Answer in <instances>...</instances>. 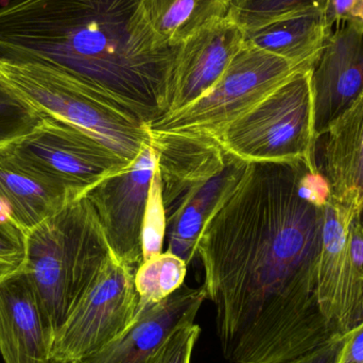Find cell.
Wrapping results in <instances>:
<instances>
[{
    "instance_id": "d6986e66",
    "label": "cell",
    "mask_w": 363,
    "mask_h": 363,
    "mask_svg": "<svg viewBox=\"0 0 363 363\" xmlns=\"http://www.w3.org/2000/svg\"><path fill=\"white\" fill-rule=\"evenodd\" d=\"M245 32V42L252 46L302 68H313L330 34L322 10L284 17Z\"/></svg>"
},
{
    "instance_id": "cb8c5ba5",
    "label": "cell",
    "mask_w": 363,
    "mask_h": 363,
    "mask_svg": "<svg viewBox=\"0 0 363 363\" xmlns=\"http://www.w3.org/2000/svg\"><path fill=\"white\" fill-rule=\"evenodd\" d=\"M167 230V216L164 205L161 178L159 172H155L149 190L146 213L143 228V247L144 260L161 254L164 249V241Z\"/></svg>"
},
{
    "instance_id": "6da1fadb",
    "label": "cell",
    "mask_w": 363,
    "mask_h": 363,
    "mask_svg": "<svg viewBox=\"0 0 363 363\" xmlns=\"http://www.w3.org/2000/svg\"><path fill=\"white\" fill-rule=\"evenodd\" d=\"M302 163H252L205 222L196 255L224 358L286 363L335 334L318 264L328 191Z\"/></svg>"
},
{
    "instance_id": "ac0fdd59",
    "label": "cell",
    "mask_w": 363,
    "mask_h": 363,
    "mask_svg": "<svg viewBox=\"0 0 363 363\" xmlns=\"http://www.w3.org/2000/svg\"><path fill=\"white\" fill-rule=\"evenodd\" d=\"M247 165L249 163L230 155L221 172L190 190L166 213V251L176 254L187 264L192 262L196 256V242L205 222L236 187Z\"/></svg>"
},
{
    "instance_id": "277c9868",
    "label": "cell",
    "mask_w": 363,
    "mask_h": 363,
    "mask_svg": "<svg viewBox=\"0 0 363 363\" xmlns=\"http://www.w3.org/2000/svg\"><path fill=\"white\" fill-rule=\"evenodd\" d=\"M0 77L43 114L62 119L133 164L150 144L148 125L125 114L63 70L0 57Z\"/></svg>"
},
{
    "instance_id": "ba28073f",
    "label": "cell",
    "mask_w": 363,
    "mask_h": 363,
    "mask_svg": "<svg viewBox=\"0 0 363 363\" xmlns=\"http://www.w3.org/2000/svg\"><path fill=\"white\" fill-rule=\"evenodd\" d=\"M135 273L114 253L55 334L50 363H79L104 349L138 318Z\"/></svg>"
},
{
    "instance_id": "30bf717a",
    "label": "cell",
    "mask_w": 363,
    "mask_h": 363,
    "mask_svg": "<svg viewBox=\"0 0 363 363\" xmlns=\"http://www.w3.org/2000/svg\"><path fill=\"white\" fill-rule=\"evenodd\" d=\"M350 223L340 207L328 196L317 296L328 325L342 336L363 321V277L352 258Z\"/></svg>"
},
{
    "instance_id": "e0dca14e",
    "label": "cell",
    "mask_w": 363,
    "mask_h": 363,
    "mask_svg": "<svg viewBox=\"0 0 363 363\" xmlns=\"http://www.w3.org/2000/svg\"><path fill=\"white\" fill-rule=\"evenodd\" d=\"M74 200L63 186L0 150V213L26 235Z\"/></svg>"
},
{
    "instance_id": "d4e9b609",
    "label": "cell",
    "mask_w": 363,
    "mask_h": 363,
    "mask_svg": "<svg viewBox=\"0 0 363 363\" xmlns=\"http://www.w3.org/2000/svg\"><path fill=\"white\" fill-rule=\"evenodd\" d=\"M200 333V326L194 322L179 326L143 363L191 362L192 352Z\"/></svg>"
},
{
    "instance_id": "f546056e",
    "label": "cell",
    "mask_w": 363,
    "mask_h": 363,
    "mask_svg": "<svg viewBox=\"0 0 363 363\" xmlns=\"http://www.w3.org/2000/svg\"><path fill=\"white\" fill-rule=\"evenodd\" d=\"M352 21H359L363 25V0H358Z\"/></svg>"
},
{
    "instance_id": "7402d4cb",
    "label": "cell",
    "mask_w": 363,
    "mask_h": 363,
    "mask_svg": "<svg viewBox=\"0 0 363 363\" xmlns=\"http://www.w3.org/2000/svg\"><path fill=\"white\" fill-rule=\"evenodd\" d=\"M328 0H233L228 17L245 31L313 10L325 13Z\"/></svg>"
},
{
    "instance_id": "8fae6325",
    "label": "cell",
    "mask_w": 363,
    "mask_h": 363,
    "mask_svg": "<svg viewBox=\"0 0 363 363\" xmlns=\"http://www.w3.org/2000/svg\"><path fill=\"white\" fill-rule=\"evenodd\" d=\"M55 330L23 267L0 271V354L4 363H50Z\"/></svg>"
},
{
    "instance_id": "4fadbf2b",
    "label": "cell",
    "mask_w": 363,
    "mask_h": 363,
    "mask_svg": "<svg viewBox=\"0 0 363 363\" xmlns=\"http://www.w3.org/2000/svg\"><path fill=\"white\" fill-rule=\"evenodd\" d=\"M245 43V30L228 15L183 43L174 69L168 113L182 110L206 95Z\"/></svg>"
},
{
    "instance_id": "7a4b0ae2",
    "label": "cell",
    "mask_w": 363,
    "mask_h": 363,
    "mask_svg": "<svg viewBox=\"0 0 363 363\" xmlns=\"http://www.w3.org/2000/svg\"><path fill=\"white\" fill-rule=\"evenodd\" d=\"M180 47L160 44L142 0L0 6V57L63 70L148 127L169 111Z\"/></svg>"
},
{
    "instance_id": "4316f807",
    "label": "cell",
    "mask_w": 363,
    "mask_h": 363,
    "mask_svg": "<svg viewBox=\"0 0 363 363\" xmlns=\"http://www.w3.org/2000/svg\"><path fill=\"white\" fill-rule=\"evenodd\" d=\"M342 345V335L335 334L324 345L286 363H338Z\"/></svg>"
},
{
    "instance_id": "83f0119b",
    "label": "cell",
    "mask_w": 363,
    "mask_h": 363,
    "mask_svg": "<svg viewBox=\"0 0 363 363\" xmlns=\"http://www.w3.org/2000/svg\"><path fill=\"white\" fill-rule=\"evenodd\" d=\"M338 363H363V321L343 336Z\"/></svg>"
},
{
    "instance_id": "f1b7e54d",
    "label": "cell",
    "mask_w": 363,
    "mask_h": 363,
    "mask_svg": "<svg viewBox=\"0 0 363 363\" xmlns=\"http://www.w3.org/2000/svg\"><path fill=\"white\" fill-rule=\"evenodd\" d=\"M357 2L358 0H328L324 18L330 33L337 26L353 19Z\"/></svg>"
},
{
    "instance_id": "5b68a950",
    "label": "cell",
    "mask_w": 363,
    "mask_h": 363,
    "mask_svg": "<svg viewBox=\"0 0 363 363\" xmlns=\"http://www.w3.org/2000/svg\"><path fill=\"white\" fill-rule=\"evenodd\" d=\"M216 140L245 163H302L320 174L313 68L294 72Z\"/></svg>"
},
{
    "instance_id": "44dd1931",
    "label": "cell",
    "mask_w": 363,
    "mask_h": 363,
    "mask_svg": "<svg viewBox=\"0 0 363 363\" xmlns=\"http://www.w3.org/2000/svg\"><path fill=\"white\" fill-rule=\"evenodd\" d=\"M187 266L185 260L169 251L144 260L134 275L138 303V315L147 307L157 304L184 285Z\"/></svg>"
},
{
    "instance_id": "8992f818",
    "label": "cell",
    "mask_w": 363,
    "mask_h": 363,
    "mask_svg": "<svg viewBox=\"0 0 363 363\" xmlns=\"http://www.w3.org/2000/svg\"><path fill=\"white\" fill-rule=\"evenodd\" d=\"M306 69L245 42L215 86L200 99L149 127L163 133L217 138L298 70Z\"/></svg>"
},
{
    "instance_id": "5bb4252c",
    "label": "cell",
    "mask_w": 363,
    "mask_h": 363,
    "mask_svg": "<svg viewBox=\"0 0 363 363\" xmlns=\"http://www.w3.org/2000/svg\"><path fill=\"white\" fill-rule=\"evenodd\" d=\"M323 138L320 174L328 198L352 222L363 215V89Z\"/></svg>"
},
{
    "instance_id": "9a60e30c",
    "label": "cell",
    "mask_w": 363,
    "mask_h": 363,
    "mask_svg": "<svg viewBox=\"0 0 363 363\" xmlns=\"http://www.w3.org/2000/svg\"><path fill=\"white\" fill-rule=\"evenodd\" d=\"M205 300L203 286L184 284L165 300L145 308L123 334L79 363H143L176 328L194 321Z\"/></svg>"
},
{
    "instance_id": "603a6c76",
    "label": "cell",
    "mask_w": 363,
    "mask_h": 363,
    "mask_svg": "<svg viewBox=\"0 0 363 363\" xmlns=\"http://www.w3.org/2000/svg\"><path fill=\"white\" fill-rule=\"evenodd\" d=\"M44 114L0 77V149L33 131Z\"/></svg>"
},
{
    "instance_id": "9c48e42d",
    "label": "cell",
    "mask_w": 363,
    "mask_h": 363,
    "mask_svg": "<svg viewBox=\"0 0 363 363\" xmlns=\"http://www.w3.org/2000/svg\"><path fill=\"white\" fill-rule=\"evenodd\" d=\"M157 157L150 144L131 167L111 177L86 194L114 255L136 273L144 262L143 228Z\"/></svg>"
},
{
    "instance_id": "484cf974",
    "label": "cell",
    "mask_w": 363,
    "mask_h": 363,
    "mask_svg": "<svg viewBox=\"0 0 363 363\" xmlns=\"http://www.w3.org/2000/svg\"><path fill=\"white\" fill-rule=\"evenodd\" d=\"M26 233L0 213V271L18 268L26 253Z\"/></svg>"
},
{
    "instance_id": "7c38bea8",
    "label": "cell",
    "mask_w": 363,
    "mask_h": 363,
    "mask_svg": "<svg viewBox=\"0 0 363 363\" xmlns=\"http://www.w3.org/2000/svg\"><path fill=\"white\" fill-rule=\"evenodd\" d=\"M315 130L319 138L363 89V25L349 21L328 35L313 68Z\"/></svg>"
},
{
    "instance_id": "3957f363",
    "label": "cell",
    "mask_w": 363,
    "mask_h": 363,
    "mask_svg": "<svg viewBox=\"0 0 363 363\" xmlns=\"http://www.w3.org/2000/svg\"><path fill=\"white\" fill-rule=\"evenodd\" d=\"M112 254L86 196L68 203L28 233L21 267L55 334L104 272Z\"/></svg>"
},
{
    "instance_id": "52a82bcc",
    "label": "cell",
    "mask_w": 363,
    "mask_h": 363,
    "mask_svg": "<svg viewBox=\"0 0 363 363\" xmlns=\"http://www.w3.org/2000/svg\"><path fill=\"white\" fill-rule=\"evenodd\" d=\"M0 150L63 186L76 199L132 166L93 136L47 114L33 131Z\"/></svg>"
},
{
    "instance_id": "2e32d148",
    "label": "cell",
    "mask_w": 363,
    "mask_h": 363,
    "mask_svg": "<svg viewBox=\"0 0 363 363\" xmlns=\"http://www.w3.org/2000/svg\"><path fill=\"white\" fill-rule=\"evenodd\" d=\"M150 145L157 152L166 213L196 186L225 168L230 153L216 138L202 134L151 131Z\"/></svg>"
},
{
    "instance_id": "ffe728a7",
    "label": "cell",
    "mask_w": 363,
    "mask_h": 363,
    "mask_svg": "<svg viewBox=\"0 0 363 363\" xmlns=\"http://www.w3.org/2000/svg\"><path fill=\"white\" fill-rule=\"evenodd\" d=\"M162 46L180 47L204 28L228 17L233 0H142Z\"/></svg>"
}]
</instances>
